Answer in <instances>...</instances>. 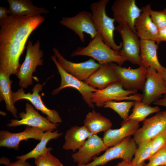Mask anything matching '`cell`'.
Listing matches in <instances>:
<instances>
[{"label":"cell","mask_w":166,"mask_h":166,"mask_svg":"<svg viewBox=\"0 0 166 166\" xmlns=\"http://www.w3.org/2000/svg\"><path fill=\"white\" fill-rule=\"evenodd\" d=\"M45 20L38 15H10L0 20V71L9 77L17 75L27 40Z\"/></svg>","instance_id":"cell-1"},{"label":"cell","mask_w":166,"mask_h":166,"mask_svg":"<svg viewBox=\"0 0 166 166\" xmlns=\"http://www.w3.org/2000/svg\"><path fill=\"white\" fill-rule=\"evenodd\" d=\"M85 56L97 60L100 65L116 63L122 66L127 60L106 44L99 34L90 41L85 47H79L72 53L71 57Z\"/></svg>","instance_id":"cell-2"},{"label":"cell","mask_w":166,"mask_h":166,"mask_svg":"<svg viewBox=\"0 0 166 166\" xmlns=\"http://www.w3.org/2000/svg\"><path fill=\"white\" fill-rule=\"evenodd\" d=\"M109 0H100L90 4V9L98 33L103 41L113 50L119 51L122 43L117 45L114 39V19L109 17L106 7Z\"/></svg>","instance_id":"cell-3"},{"label":"cell","mask_w":166,"mask_h":166,"mask_svg":"<svg viewBox=\"0 0 166 166\" xmlns=\"http://www.w3.org/2000/svg\"><path fill=\"white\" fill-rule=\"evenodd\" d=\"M40 47L39 40L34 44L30 40L28 42L24 61L21 65L17 75L21 88H26L33 85V73L36 72L38 66L43 65V52Z\"/></svg>","instance_id":"cell-4"},{"label":"cell","mask_w":166,"mask_h":166,"mask_svg":"<svg viewBox=\"0 0 166 166\" xmlns=\"http://www.w3.org/2000/svg\"><path fill=\"white\" fill-rule=\"evenodd\" d=\"M136 144L133 138L128 137L118 144L108 148L101 155L96 157L87 164L77 166H103L112 160L121 158L123 160L132 161L137 149Z\"/></svg>","instance_id":"cell-5"},{"label":"cell","mask_w":166,"mask_h":166,"mask_svg":"<svg viewBox=\"0 0 166 166\" xmlns=\"http://www.w3.org/2000/svg\"><path fill=\"white\" fill-rule=\"evenodd\" d=\"M137 91H129L124 89L119 81L114 82L105 88L94 92L91 100L98 107H104L109 101L124 100L141 101L142 95L136 94Z\"/></svg>","instance_id":"cell-6"},{"label":"cell","mask_w":166,"mask_h":166,"mask_svg":"<svg viewBox=\"0 0 166 166\" xmlns=\"http://www.w3.org/2000/svg\"><path fill=\"white\" fill-rule=\"evenodd\" d=\"M115 30L120 34L122 41L120 55L131 63L141 65L140 57V39L125 23L118 24Z\"/></svg>","instance_id":"cell-7"},{"label":"cell","mask_w":166,"mask_h":166,"mask_svg":"<svg viewBox=\"0 0 166 166\" xmlns=\"http://www.w3.org/2000/svg\"><path fill=\"white\" fill-rule=\"evenodd\" d=\"M51 58L56 66L61 77L59 87L53 91L52 94L56 95L65 88L71 87L74 88L80 92L83 100L89 106L93 109L94 106L92 101V96L93 93L97 92L98 89L92 87L66 72L58 63L55 55L52 56Z\"/></svg>","instance_id":"cell-8"},{"label":"cell","mask_w":166,"mask_h":166,"mask_svg":"<svg viewBox=\"0 0 166 166\" xmlns=\"http://www.w3.org/2000/svg\"><path fill=\"white\" fill-rule=\"evenodd\" d=\"M61 24L73 31L82 42H85L84 33L89 34L92 39L97 34L91 12L83 10L72 17H63L59 21Z\"/></svg>","instance_id":"cell-9"},{"label":"cell","mask_w":166,"mask_h":166,"mask_svg":"<svg viewBox=\"0 0 166 166\" xmlns=\"http://www.w3.org/2000/svg\"><path fill=\"white\" fill-rule=\"evenodd\" d=\"M123 88L129 91L142 90L145 83L147 68L142 65L136 69L122 67L115 63H110Z\"/></svg>","instance_id":"cell-10"},{"label":"cell","mask_w":166,"mask_h":166,"mask_svg":"<svg viewBox=\"0 0 166 166\" xmlns=\"http://www.w3.org/2000/svg\"><path fill=\"white\" fill-rule=\"evenodd\" d=\"M143 121L142 126L133 135V138L138 146L166 132V110L159 111Z\"/></svg>","instance_id":"cell-11"},{"label":"cell","mask_w":166,"mask_h":166,"mask_svg":"<svg viewBox=\"0 0 166 166\" xmlns=\"http://www.w3.org/2000/svg\"><path fill=\"white\" fill-rule=\"evenodd\" d=\"M43 85L38 83L32 89V93H25L23 88H19L16 92H12L13 102L15 103L20 100L29 101L38 110L47 116V118L51 122L55 124L61 123L62 121L58 112L55 110L50 109L44 104L39 94L42 90Z\"/></svg>","instance_id":"cell-12"},{"label":"cell","mask_w":166,"mask_h":166,"mask_svg":"<svg viewBox=\"0 0 166 166\" xmlns=\"http://www.w3.org/2000/svg\"><path fill=\"white\" fill-rule=\"evenodd\" d=\"M58 63L66 72L78 79L84 81L96 71L101 65L91 58L79 63L72 62L66 59L56 48L52 49Z\"/></svg>","instance_id":"cell-13"},{"label":"cell","mask_w":166,"mask_h":166,"mask_svg":"<svg viewBox=\"0 0 166 166\" xmlns=\"http://www.w3.org/2000/svg\"><path fill=\"white\" fill-rule=\"evenodd\" d=\"M113 18L118 24H127L132 31L136 34L135 22L140 16L141 8L135 0H116L111 6Z\"/></svg>","instance_id":"cell-14"},{"label":"cell","mask_w":166,"mask_h":166,"mask_svg":"<svg viewBox=\"0 0 166 166\" xmlns=\"http://www.w3.org/2000/svg\"><path fill=\"white\" fill-rule=\"evenodd\" d=\"M142 102L149 105L166 94V81L154 68L147 69Z\"/></svg>","instance_id":"cell-15"},{"label":"cell","mask_w":166,"mask_h":166,"mask_svg":"<svg viewBox=\"0 0 166 166\" xmlns=\"http://www.w3.org/2000/svg\"><path fill=\"white\" fill-rule=\"evenodd\" d=\"M25 110V112H23L19 113L20 120L12 119L10 121V122L7 125L12 127L26 125L39 128L44 132L53 131L57 128L58 124L52 123L47 117L42 116L28 102L26 104Z\"/></svg>","instance_id":"cell-16"},{"label":"cell","mask_w":166,"mask_h":166,"mask_svg":"<svg viewBox=\"0 0 166 166\" xmlns=\"http://www.w3.org/2000/svg\"><path fill=\"white\" fill-rule=\"evenodd\" d=\"M108 148L102 138L97 134L93 135L87 139L77 152L72 154V158L78 165L86 164Z\"/></svg>","instance_id":"cell-17"},{"label":"cell","mask_w":166,"mask_h":166,"mask_svg":"<svg viewBox=\"0 0 166 166\" xmlns=\"http://www.w3.org/2000/svg\"><path fill=\"white\" fill-rule=\"evenodd\" d=\"M44 132L41 129L29 126H27L23 131L18 133L2 130L0 131V146L18 150L21 141L29 139L40 141Z\"/></svg>","instance_id":"cell-18"},{"label":"cell","mask_w":166,"mask_h":166,"mask_svg":"<svg viewBox=\"0 0 166 166\" xmlns=\"http://www.w3.org/2000/svg\"><path fill=\"white\" fill-rule=\"evenodd\" d=\"M141 9L142 12L135 22L137 34L140 39L154 41L159 45L161 42L159 37V29L151 17V6L147 4Z\"/></svg>","instance_id":"cell-19"},{"label":"cell","mask_w":166,"mask_h":166,"mask_svg":"<svg viewBox=\"0 0 166 166\" xmlns=\"http://www.w3.org/2000/svg\"><path fill=\"white\" fill-rule=\"evenodd\" d=\"M121 127L116 129H109L104 132L102 139L108 147L113 146L126 138L133 135L139 128V122L123 120Z\"/></svg>","instance_id":"cell-20"},{"label":"cell","mask_w":166,"mask_h":166,"mask_svg":"<svg viewBox=\"0 0 166 166\" xmlns=\"http://www.w3.org/2000/svg\"><path fill=\"white\" fill-rule=\"evenodd\" d=\"M158 46L154 41L140 39L141 65L147 68H154L161 74L164 71L165 67L160 64L158 58L157 50Z\"/></svg>","instance_id":"cell-21"},{"label":"cell","mask_w":166,"mask_h":166,"mask_svg":"<svg viewBox=\"0 0 166 166\" xmlns=\"http://www.w3.org/2000/svg\"><path fill=\"white\" fill-rule=\"evenodd\" d=\"M119 81L110 63L101 65L100 68L84 82L92 87L101 90Z\"/></svg>","instance_id":"cell-22"},{"label":"cell","mask_w":166,"mask_h":166,"mask_svg":"<svg viewBox=\"0 0 166 166\" xmlns=\"http://www.w3.org/2000/svg\"><path fill=\"white\" fill-rule=\"evenodd\" d=\"M92 134L84 126H75L67 130L65 136L63 148L75 152L78 150Z\"/></svg>","instance_id":"cell-23"},{"label":"cell","mask_w":166,"mask_h":166,"mask_svg":"<svg viewBox=\"0 0 166 166\" xmlns=\"http://www.w3.org/2000/svg\"><path fill=\"white\" fill-rule=\"evenodd\" d=\"M9 4L10 15L28 16L48 14L49 11L43 7H38L33 5L29 0H7Z\"/></svg>","instance_id":"cell-24"},{"label":"cell","mask_w":166,"mask_h":166,"mask_svg":"<svg viewBox=\"0 0 166 166\" xmlns=\"http://www.w3.org/2000/svg\"><path fill=\"white\" fill-rule=\"evenodd\" d=\"M84 125L92 135L101 132H105L111 128L112 124L110 120L94 110L86 114Z\"/></svg>","instance_id":"cell-25"},{"label":"cell","mask_w":166,"mask_h":166,"mask_svg":"<svg viewBox=\"0 0 166 166\" xmlns=\"http://www.w3.org/2000/svg\"><path fill=\"white\" fill-rule=\"evenodd\" d=\"M12 81L10 77L2 71H0V101H4L6 103V109L10 112L17 119V110L14 105L11 90Z\"/></svg>","instance_id":"cell-26"},{"label":"cell","mask_w":166,"mask_h":166,"mask_svg":"<svg viewBox=\"0 0 166 166\" xmlns=\"http://www.w3.org/2000/svg\"><path fill=\"white\" fill-rule=\"evenodd\" d=\"M62 133H60L58 130L54 132L46 131L44 133L42 139L35 147L30 152L24 155L17 156L16 159L24 161L29 159L35 158L49 150H52V148H47L46 145L51 140L56 139L62 135Z\"/></svg>","instance_id":"cell-27"},{"label":"cell","mask_w":166,"mask_h":166,"mask_svg":"<svg viewBox=\"0 0 166 166\" xmlns=\"http://www.w3.org/2000/svg\"><path fill=\"white\" fill-rule=\"evenodd\" d=\"M160 110L158 106L151 107L144 104L141 101H135L132 113L125 120L139 122L144 121L149 115Z\"/></svg>","instance_id":"cell-28"},{"label":"cell","mask_w":166,"mask_h":166,"mask_svg":"<svg viewBox=\"0 0 166 166\" xmlns=\"http://www.w3.org/2000/svg\"><path fill=\"white\" fill-rule=\"evenodd\" d=\"M138 146L131 162L136 166H144L145 161L151 156L152 140L143 143Z\"/></svg>","instance_id":"cell-29"},{"label":"cell","mask_w":166,"mask_h":166,"mask_svg":"<svg viewBox=\"0 0 166 166\" xmlns=\"http://www.w3.org/2000/svg\"><path fill=\"white\" fill-rule=\"evenodd\" d=\"M134 101L116 102L110 101L106 102L104 106L105 108L111 109L116 112L123 119L126 120L130 109L134 106Z\"/></svg>","instance_id":"cell-30"},{"label":"cell","mask_w":166,"mask_h":166,"mask_svg":"<svg viewBox=\"0 0 166 166\" xmlns=\"http://www.w3.org/2000/svg\"><path fill=\"white\" fill-rule=\"evenodd\" d=\"M49 150L35 158L36 166H63L59 160Z\"/></svg>","instance_id":"cell-31"},{"label":"cell","mask_w":166,"mask_h":166,"mask_svg":"<svg viewBox=\"0 0 166 166\" xmlns=\"http://www.w3.org/2000/svg\"><path fill=\"white\" fill-rule=\"evenodd\" d=\"M148 160V162L144 166L166 165V144Z\"/></svg>","instance_id":"cell-32"},{"label":"cell","mask_w":166,"mask_h":166,"mask_svg":"<svg viewBox=\"0 0 166 166\" xmlns=\"http://www.w3.org/2000/svg\"><path fill=\"white\" fill-rule=\"evenodd\" d=\"M151 19L159 29L166 26V9L163 10H151L150 12Z\"/></svg>","instance_id":"cell-33"},{"label":"cell","mask_w":166,"mask_h":166,"mask_svg":"<svg viewBox=\"0 0 166 166\" xmlns=\"http://www.w3.org/2000/svg\"><path fill=\"white\" fill-rule=\"evenodd\" d=\"M166 144V132L162 133L153 138L152 140L151 156Z\"/></svg>","instance_id":"cell-34"},{"label":"cell","mask_w":166,"mask_h":166,"mask_svg":"<svg viewBox=\"0 0 166 166\" xmlns=\"http://www.w3.org/2000/svg\"><path fill=\"white\" fill-rule=\"evenodd\" d=\"M0 163L5 164L6 166H32L26 161L18 160L16 161L10 162L9 159L2 157L0 160Z\"/></svg>","instance_id":"cell-35"},{"label":"cell","mask_w":166,"mask_h":166,"mask_svg":"<svg viewBox=\"0 0 166 166\" xmlns=\"http://www.w3.org/2000/svg\"><path fill=\"white\" fill-rule=\"evenodd\" d=\"M8 9L7 7L0 6V20H3L7 18L8 16Z\"/></svg>","instance_id":"cell-36"},{"label":"cell","mask_w":166,"mask_h":166,"mask_svg":"<svg viewBox=\"0 0 166 166\" xmlns=\"http://www.w3.org/2000/svg\"><path fill=\"white\" fill-rule=\"evenodd\" d=\"M159 37L161 42H166V26L159 30Z\"/></svg>","instance_id":"cell-37"},{"label":"cell","mask_w":166,"mask_h":166,"mask_svg":"<svg viewBox=\"0 0 166 166\" xmlns=\"http://www.w3.org/2000/svg\"><path fill=\"white\" fill-rule=\"evenodd\" d=\"M153 104L156 105L166 107V94L164 95L162 98L155 101Z\"/></svg>","instance_id":"cell-38"},{"label":"cell","mask_w":166,"mask_h":166,"mask_svg":"<svg viewBox=\"0 0 166 166\" xmlns=\"http://www.w3.org/2000/svg\"><path fill=\"white\" fill-rule=\"evenodd\" d=\"M116 166H136L131 161L123 160Z\"/></svg>","instance_id":"cell-39"},{"label":"cell","mask_w":166,"mask_h":166,"mask_svg":"<svg viewBox=\"0 0 166 166\" xmlns=\"http://www.w3.org/2000/svg\"><path fill=\"white\" fill-rule=\"evenodd\" d=\"M161 75L164 79L166 81V67H165L164 71L163 73Z\"/></svg>","instance_id":"cell-40"},{"label":"cell","mask_w":166,"mask_h":166,"mask_svg":"<svg viewBox=\"0 0 166 166\" xmlns=\"http://www.w3.org/2000/svg\"><path fill=\"white\" fill-rule=\"evenodd\" d=\"M158 166H166V165H160Z\"/></svg>","instance_id":"cell-41"}]
</instances>
